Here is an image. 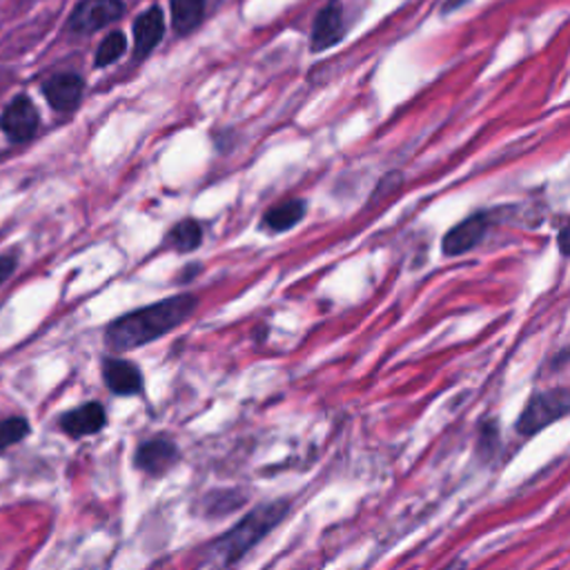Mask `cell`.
<instances>
[{
	"label": "cell",
	"mask_w": 570,
	"mask_h": 570,
	"mask_svg": "<svg viewBox=\"0 0 570 570\" xmlns=\"http://www.w3.org/2000/svg\"><path fill=\"white\" fill-rule=\"evenodd\" d=\"M343 10L341 3L332 0L328 3L314 19V28H312V50L314 52H323L332 46H337L343 39Z\"/></svg>",
	"instance_id": "cell-11"
},
{
	"label": "cell",
	"mask_w": 570,
	"mask_h": 570,
	"mask_svg": "<svg viewBox=\"0 0 570 570\" xmlns=\"http://www.w3.org/2000/svg\"><path fill=\"white\" fill-rule=\"evenodd\" d=\"M166 34V19L159 8L143 12L134 23V52L137 59H146L163 39Z\"/></svg>",
	"instance_id": "cell-12"
},
{
	"label": "cell",
	"mask_w": 570,
	"mask_h": 570,
	"mask_svg": "<svg viewBox=\"0 0 570 570\" xmlns=\"http://www.w3.org/2000/svg\"><path fill=\"white\" fill-rule=\"evenodd\" d=\"M288 510H290V501H286V499L266 501V503L252 508L219 541L212 543L210 552L223 566L237 563L286 519Z\"/></svg>",
	"instance_id": "cell-2"
},
{
	"label": "cell",
	"mask_w": 570,
	"mask_h": 570,
	"mask_svg": "<svg viewBox=\"0 0 570 570\" xmlns=\"http://www.w3.org/2000/svg\"><path fill=\"white\" fill-rule=\"evenodd\" d=\"M30 434V421L26 417L0 419V452L21 443Z\"/></svg>",
	"instance_id": "cell-16"
},
{
	"label": "cell",
	"mask_w": 570,
	"mask_h": 570,
	"mask_svg": "<svg viewBox=\"0 0 570 570\" xmlns=\"http://www.w3.org/2000/svg\"><path fill=\"white\" fill-rule=\"evenodd\" d=\"M206 17V0H172L174 30L188 34L201 26Z\"/></svg>",
	"instance_id": "cell-13"
},
{
	"label": "cell",
	"mask_w": 570,
	"mask_h": 570,
	"mask_svg": "<svg viewBox=\"0 0 570 570\" xmlns=\"http://www.w3.org/2000/svg\"><path fill=\"white\" fill-rule=\"evenodd\" d=\"M197 308V299L192 294H179L154 306L130 312L110 323L106 332V343L117 352H128L152 343L181 326Z\"/></svg>",
	"instance_id": "cell-1"
},
{
	"label": "cell",
	"mask_w": 570,
	"mask_h": 570,
	"mask_svg": "<svg viewBox=\"0 0 570 570\" xmlns=\"http://www.w3.org/2000/svg\"><path fill=\"white\" fill-rule=\"evenodd\" d=\"M570 410V394L568 392H543V394H534L528 406L523 408L519 421H517V430L521 434H534L539 430H543L548 423L561 419L566 412Z\"/></svg>",
	"instance_id": "cell-3"
},
{
	"label": "cell",
	"mask_w": 570,
	"mask_h": 570,
	"mask_svg": "<svg viewBox=\"0 0 570 570\" xmlns=\"http://www.w3.org/2000/svg\"><path fill=\"white\" fill-rule=\"evenodd\" d=\"M83 79L79 74L66 72V74H57L52 77L46 86H43V94L50 101V106L59 112H72L79 108L81 99H83Z\"/></svg>",
	"instance_id": "cell-10"
},
{
	"label": "cell",
	"mask_w": 570,
	"mask_h": 570,
	"mask_svg": "<svg viewBox=\"0 0 570 570\" xmlns=\"http://www.w3.org/2000/svg\"><path fill=\"white\" fill-rule=\"evenodd\" d=\"M443 570H466V563H463V561H454V563L446 566Z\"/></svg>",
	"instance_id": "cell-20"
},
{
	"label": "cell",
	"mask_w": 570,
	"mask_h": 570,
	"mask_svg": "<svg viewBox=\"0 0 570 570\" xmlns=\"http://www.w3.org/2000/svg\"><path fill=\"white\" fill-rule=\"evenodd\" d=\"M14 270H17V257H10V254L0 257V286H3L12 277Z\"/></svg>",
	"instance_id": "cell-18"
},
{
	"label": "cell",
	"mask_w": 570,
	"mask_h": 570,
	"mask_svg": "<svg viewBox=\"0 0 570 570\" xmlns=\"http://www.w3.org/2000/svg\"><path fill=\"white\" fill-rule=\"evenodd\" d=\"M128 50V41L121 32H112L110 37L103 39L99 52H97V68H108L112 63H117Z\"/></svg>",
	"instance_id": "cell-17"
},
{
	"label": "cell",
	"mask_w": 570,
	"mask_h": 570,
	"mask_svg": "<svg viewBox=\"0 0 570 570\" xmlns=\"http://www.w3.org/2000/svg\"><path fill=\"white\" fill-rule=\"evenodd\" d=\"M486 230H488V219H486V214L468 217L466 221L457 223V226L443 237V254L457 257V254L470 252L472 248H477V246L481 243V239L486 237Z\"/></svg>",
	"instance_id": "cell-8"
},
{
	"label": "cell",
	"mask_w": 570,
	"mask_h": 570,
	"mask_svg": "<svg viewBox=\"0 0 570 570\" xmlns=\"http://www.w3.org/2000/svg\"><path fill=\"white\" fill-rule=\"evenodd\" d=\"M181 459V450L174 441L166 437H157L150 441H143L134 454V466L152 477L166 474L174 463Z\"/></svg>",
	"instance_id": "cell-5"
},
{
	"label": "cell",
	"mask_w": 570,
	"mask_h": 570,
	"mask_svg": "<svg viewBox=\"0 0 570 570\" xmlns=\"http://www.w3.org/2000/svg\"><path fill=\"white\" fill-rule=\"evenodd\" d=\"M201 239H203V230L197 221H181L170 234H168V243L174 248V250H181V252H190V250H197L201 246Z\"/></svg>",
	"instance_id": "cell-15"
},
{
	"label": "cell",
	"mask_w": 570,
	"mask_h": 570,
	"mask_svg": "<svg viewBox=\"0 0 570 570\" xmlns=\"http://www.w3.org/2000/svg\"><path fill=\"white\" fill-rule=\"evenodd\" d=\"M0 128H3L6 134L17 143H23V141L32 139L34 132L39 130V110H37V106L28 97L14 99L6 108L3 117H0Z\"/></svg>",
	"instance_id": "cell-6"
},
{
	"label": "cell",
	"mask_w": 570,
	"mask_h": 570,
	"mask_svg": "<svg viewBox=\"0 0 570 570\" xmlns=\"http://www.w3.org/2000/svg\"><path fill=\"white\" fill-rule=\"evenodd\" d=\"M123 17L121 0H81L70 19V30L77 34H92Z\"/></svg>",
	"instance_id": "cell-4"
},
{
	"label": "cell",
	"mask_w": 570,
	"mask_h": 570,
	"mask_svg": "<svg viewBox=\"0 0 570 570\" xmlns=\"http://www.w3.org/2000/svg\"><path fill=\"white\" fill-rule=\"evenodd\" d=\"M557 243H559V250L561 254H570V223H566L557 237Z\"/></svg>",
	"instance_id": "cell-19"
},
{
	"label": "cell",
	"mask_w": 570,
	"mask_h": 570,
	"mask_svg": "<svg viewBox=\"0 0 570 570\" xmlns=\"http://www.w3.org/2000/svg\"><path fill=\"white\" fill-rule=\"evenodd\" d=\"M103 379L106 386L119 397H132L143 390V374L141 370L126 359L110 357L103 361Z\"/></svg>",
	"instance_id": "cell-9"
},
{
	"label": "cell",
	"mask_w": 570,
	"mask_h": 570,
	"mask_svg": "<svg viewBox=\"0 0 570 570\" xmlns=\"http://www.w3.org/2000/svg\"><path fill=\"white\" fill-rule=\"evenodd\" d=\"M303 217H306L303 201H286L266 214L263 226L272 232H286V230L294 228Z\"/></svg>",
	"instance_id": "cell-14"
},
{
	"label": "cell",
	"mask_w": 570,
	"mask_h": 570,
	"mask_svg": "<svg viewBox=\"0 0 570 570\" xmlns=\"http://www.w3.org/2000/svg\"><path fill=\"white\" fill-rule=\"evenodd\" d=\"M108 423V412L99 401H88L61 417V430L72 439L99 434Z\"/></svg>",
	"instance_id": "cell-7"
}]
</instances>
